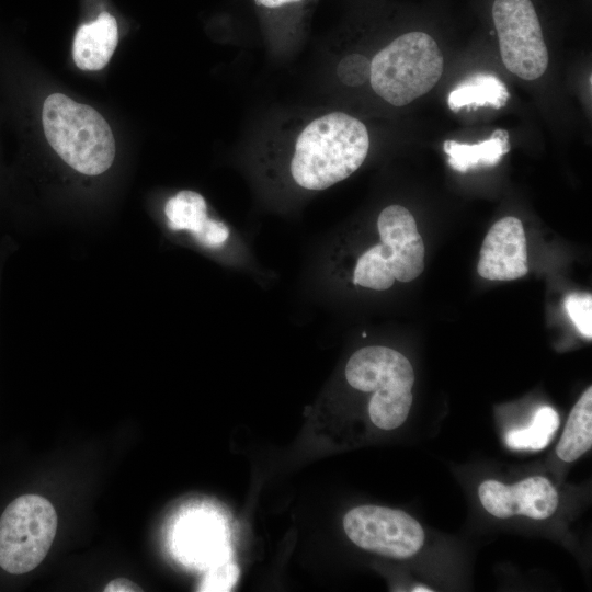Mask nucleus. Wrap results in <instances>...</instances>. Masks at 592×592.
<instances>
[{
	"label": "nucleus",
	"instance_id": "obj_1",
	"mask_svg": "<svg viewBox=\"0 0 592 592\" xmlns=\"http://www.w3.org/2000/svg\"><path fill=\"white\" fill-rule=\"evenodd\" d=\"M369 148L366 126L332 112L311 121L299 134L291 161L294 181L307 190H325L354 173Z\"/></svg>",
	"mask_w": 592,
	"mask_h": 592
},
{
	"label": "nucleus",
	"instance_id": "obj_2",
	"mask_svg": "<svg viewBox=\"0 0 592 592\" xmlns=\"http://www.w3.org/2000/svg\"><path fill=\"white\" fill-rule=\"evenodd\" d=\"M42 123L52 148L76 171L98 175L112 166L114 136L93 107L62 93H53L44 101Z\"/></svg>",
	"mask_w": 592,
	"mask_h": 592
},
{
	"label": "nucleus",
	"instance_id": "obj_3",
	"mask_svg": "<svg viewBox=\"0 0 592 592\" xmlns=\"http://www.w3.org/2000/svg\"><path fill=\"white\" fill-rule=\"evenodd\" d=\"M444 67L441 49L424 32L406 33L379 50L371 61L374 92L395 106H403L428 93Z\"/></svg>",
	"mask_w": 592,
	"mask_h": 592
},
{
	"label": "nucleus",
	"instance_id": "obj_4",
	"mask_svg": "<svg viewBox=\"0 0 592 592\" xmlns=\"http://www.w3.org/2000/svg\"><path fill=\"white\" fill-rule=\"evenodd\" d=\"M351 387L375 394L368 405L372 422L392 430L407 419L412 405L414 373L409 360L386 346H366L352 354L345 367Z\"/></svg>",
	"mask_w": 592,
	"mask_h": 592
},
{
	"label": "nucleus",
	"instance_id": "obj_5",
	"mask_svg": "<svg viewBox=\"0 0 592 592\" xmlns=\"http://www.w3.org/2000/svg\"><path fill=\"white\" fill-rule=\"evenodd\" d=\"M380 243L357 260L354 281L363 287L385 291L395 281L410 282L424 270V243L412 214L403 206L384 208L377 219Z\"/></svg>",
	"mask_w": 592,
	"mask_h": 592
},
{
	"label": "nucleus",
	"instance_id": "obj_6",
	"mask_svg": "<svg viewBox=\"0 0 592 592\" xmlns=\"http://www.w3.org/2000/svg\"><path fill=\"white\" fill-rule=\"evenodd\" d=\"M57 530L53 504L37 494L14 499L0 517V567L21 574L46 557Z\"/></svg>",
	"mask_w": 592,
	"mask_h": 592
},
{
	"label": "nucleus",
	"instance_id": "obj_7",
	"mask_svg": "<svg viewBox=\"0 0 592 592\" xmlns=\"http://www.w3.org/2000/svg\"><path fill=\"white\" fill-rule=\"evenodd\" d=\"M492 18L505 68L524 80L543 76L548 50L531 0H494Z\"/></svg>",
	"mask_w": 592,
	"mask_h": 592
},
{
	"label": "nucleus",
	"instance_id": "obj_8",
	"mask_svg": "<svg viewBox=\"0 0 592 592\" xmlns=\"http://www.w3.org/2000/svg\"><path fill=\"white\" fill-rule=\"evenodd\" d=\"M343 528L358 547L397 559L412 557L424 543L423 528L415 519L385 506L361 505L350 510Z\"/></svg>",
	"mask_w": 592,
	"mask_h": 592
},
{
	"label": "nucleus",
	"instance_id": "obj_9",
	"mask_svg": "<svg viewBox=\"0 0 592 592\" xmlns=\"http://www.w3.org/2000/svg\"><path fill=\"white\" fill-rule=\"evenodd\" d=\"M478 494L482 506L500 519L524 515L545 520L554 514L558 505L556 489L542 476H533L512 486L486 480L479 486Z\"/></svg>",
	"mask_w": 592,
	"mask_h": 592
},
{
	"label": "nucleus",
	"instance_id": "obj_10",
	"mask_svg": "<svg viewBox=\"0 0 592 592\" xmlns=\"http://www.w3.org/2000/svg\"><path fill=\"white\" fill-rule=\"evenodd\" d=\"M477 271L491 281H512L527 273L526 237L519 218L508 216L491 226L481 246Z\"/></svg>",
	"mask_w": 592,
	"mask_h": 592
},
{
	"label": "nucleus",
	"instance_id": "obj_11",
	"mask_svg": "<svg viewBox=\"0 0 592 592\" xmlns=\"http://www.w3.org/2000/svg\"><path fill=\"white\" fill-rule=\"evenodd\" d=\"M117 43V22L110 13L102 12L94 21L78 27L72 47L75 64L82 70H100L110 61Z\"/></svg>",
	"mask_w": 592,
	"mask_h": 592
},
{
	"label": "nucleus",
	"instance_id": "obj_12",
	"mask_svg": "<svg viewBox=\"0 0 592 592\" xmlns=\"http://www.w3.org/2000/svg\"><path fill=\"white\" fill-rule=\"evenodd\" d=\"M448 156V164L456 171L466 172L471 168L493 167L509 152V133L496 129L491 136L477 144L445 140L443 145Z\"/></svg>",
	"mask_w": 592,
	"mask_h": 592
},
{
	"label": "nucleus",
	"instance_id": "obj_13",
	"mask_svg": "<svg viewBox=\"0 0 592 592\" xmlns=\"http://www.w3.org/2000/svg\"><path fill=\"white\" fill-rule=\"evenodd\" d=\"M510 93L497 76L491 73H476L458 83L448 94L447 104L453 112L463 107L476 110L489 106L496 110L503 107Z\"/></svg>",
	"mask_w": 592,
	"mask_h": 592
},
{
	"label": "nucleus",
	"instance_id": "obj_14",
	"mask_svg": "<svg viewBox=\"0 0 592 592\" xmlns=\"http://www.w3.org/2000/svg\"><path fill=\"white\" fill-rule=\"evenodd\" d=\"M592 445V388L589 387L572 408L556 453L563 462H573Z\"/></svg>",
	"mask_w": 592,
	"mask_h": 592
},
{
	"label": "nucleus",
	"instance_id": "obj_15",
	"mask_svg": "<svg viewBox=\"0 0 592 592\" xmlns=\"http://www.w3.org/2000/svg\"><path fill=\"white\" fill-rule=\"evenodd\" d=\"M169 227L173 230H189L197 236L208 221L204 197L190 190L178 192L164 205Z\"/></svg>",
	"mask_w": 592,
	"mask_h": 592
},
{
	"label": "nucleus",
	"instance_id": "obj_16",
	"mask_svg": "<svg viewBox=\"0 0 592 592\" xmlns=\"http://www.w3.org/2000/svg\"><path fill=\"white\" fill-rule=\"evenodd\" d=\"M558 426V413L551 407L545 406L536 411L527 428L508 432L505 441L512 449L538 451L547 446Z\"/></svg>",
	"mask_w": 592,
	"mask_h": 592
},
{
	"label": "nucleus",
	"instance_id": "obj_17",
	"mask_svg": "<svg viewBox=\"0 0 592 592\" xmlns=\"http://www.w3.org/2000/svg\"><path fill=\"white\" fill-rule=\"evenodd\" d=\"M565 308L579 332L585 338H592V296L591 294L574 293L565 299Z\"/></svg>",
	"mask_w": 592,
	"mask_h": 592
},
{
	"label": "nucleus",
	"instance_id": "obj_18",
	"mask_svg": "<svg viewBox=\"0 0 592 592\" xmlns=\"http://www.w3.org/2000/svg\"><path fill=\"white\" fill-rule=\"evenodd\" d=\"M239 573L238 566L231 561L214 565L200 584L198 591L228 592L238 581Z\"/></svg>",
	"mask_w": 592,
	"mask_h": 592
},
{
	"label": "nucleus",
	"instance_id": "obj_19",
	"mask_svg": "<svg viewBox=\"0 0 592 592\" xmlns=\"http://www.w3.org/2000/svg\"><path fill=\"white\" fill-rule=\"evenodd\" d=\"M184 544L185 548H190L192 551H212L215 557V553L220 548L217 546L219 537L217 536V527L205 524L193 526L184 530Z\"/></svg>",
	"mask_w": 592,
	"mask_h": 592
},
{
	"label": "nucleus",
	"instance_id": "obj_20",
	"mask_svg": "<svg viewBox=\"0 0 592 592\" xmlns=\"http://www.w3.org/2000/svg\"><path fill=\"white\" fill-rule=\"evenodd\" d=\"M371 62L357 54L343 58L337 69L340 80L348 86H360L369 78Z\"/></svg>",
	"mask_w": 592,
	"mask_h": 592
},
{
	"label": "nucleus",
	"instance_id": "obj_21",
	"mask_svg": "<svg viewBox=\"0 0 592 592\" xmlns=\"http://www.w3.org/2000/svg\"><path fill=\"white\" fill-rule=\"evenodd\" d=\"M229 237L227 226L218 220L208 219L203 230L195 236L196 240L207 247H219L226 242Z\"/></svg>",
	"mask_w": 592,
	"mask_h": 592
},
{
	"label": "nucleus",
	"instance_id": "obj_22",
	"mask_svg": "<svg viewBox=\"0 0 592 592\" xmlns=\"http://www.w3.org/2000/svg\"><path fill=\"white\" fill-rule=\"evenodd\" d=\"M105 592H135L143 591L136 583L133 581L119 578L112 580L104 589Z\"/></svg>",
	"mask_w": 592,
	"mask_h": 592
},
{
	"label": "nucleus",
	"instance_id": "obj_23",
	"mask_svg": "<svg viewBox=\"0 0 592 592\" xmlns=\"http://www.w3.org/2000/svg\"><path fill=\"white\" fill-rule=\"evenodd\" d=\"M301 0H255V2L260 5L266 7V8H278L287 3H293Z\"/></svg>",
	"mask_w": 592,
	"mask_h": 592
},
{
	"label": "nucleus",
	"instance_id": "obj_24",
	"mask_svg": "<svg viewBox=\"0 0 592 592\" xmlns=\"http://www.w3.org/2000/svg\"><path fill=\"white\" fill-rule=\"evenodd\" d=\"M413 591H414V592H424V591H425V592H432L431 589H429V588H423V587H418V588L413 589Z\"/></svg>",
	"mask_w": 592,
	"mask_h": 592
}]
</instances>
